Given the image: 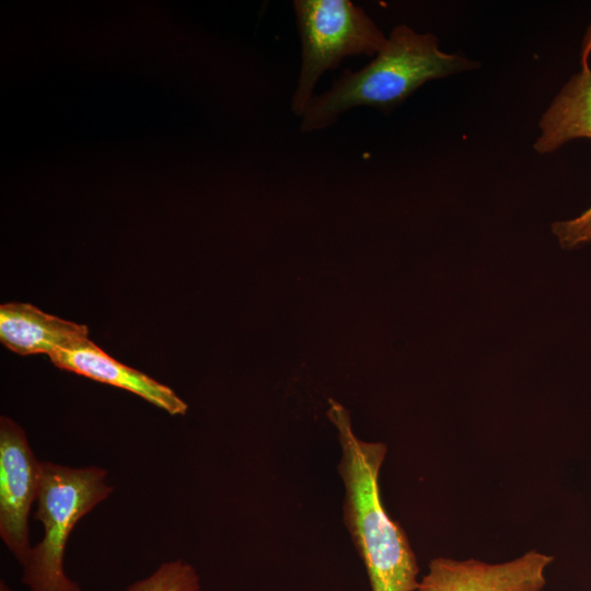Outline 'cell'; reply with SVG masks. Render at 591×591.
Here are the masks:
<instances>
[{
    "mask_svg": "<svg viewBox=\"0 0 591 591\" xmlns=\"http://www.w3.org/2000/svg\"><path fill=\"white\" fill-rule=\"evenodd\" d=\"M40 482V462L24 429L0 417V536L22 565L30 549L28 518Z\"/></svg>",
    "mask_w": 591,
    "mask_h": 591,
    "instance_id": "5",
    "label": "cell"
},
{
    "mask_svg": "<svg viewBox=\"0 0 591 591\" xmlns=\"http://www.w3.org/2000/svg\"><path fill=\"white\" fill-rule=\"evenodd\" d=\"M59 369L134 393L170 415H184L188 406L165 384L124 364L86 338L53 357Z\"/></svg>",
    "mask_w": 591,
    "mask_h": 591,
    "instance_id": "7",
    "label": "cell"
},
{
    "mask_svg": "<svg viewBox=\"0 0 591 591\" xmlns=\"http://www.w3.org/2000/svg\"><path fill=\"white\" fill-rule=\"evenodd\" d=\"M553 557L531 549L518 558L488 564L438 557L429 563L418 591H543Z\"/></svg>",
    "mask_w": 591,
    "mask_h": 591,
    "instance_id": "6",
    "label": "cell"
},
{
    "mask_svg": "<svg viewBox=\"0 0 591 591\" xmlns=\"http://www.w3.org/2000/svg\"><path fill=\"white\" fill-rule=\"evenodd\" d=\"M86 338V325L51 315L31 303L0 305V341L18 355L50 358Z\"/></svg>",
    "mask_w": 591,
    "mask_h": 591,
    "instance_id": "8",
    "label": "cell"
},
{
    "mask_svg": "<svg viewBox=\"0 0 591 591\" xmlns=\"http://www.w3.org/2000/svg\"><path fill=\"white\" fill-rule=\"evenodd\" d=\"M338 431L345 486L344 519L363 560L372 591H415L419 581L416 556L403 528L386 512L379 486L386 445L360 440L347 410L332 403L328 412Z\"/></svg>",
    "mask_w": 591,
    "mask_h": 591,
    "instance_id": "1",
    "label": "cell"
},
{
    "mask_svg": "<svg viewBox=\"0 0 591 591\" xmlns=\"http://www.w3.org/2000/svg\"><path fill=\"white\" fill-rule=\"evenodd\" d=\"M552 231L564 248H573L591 241V207L575 219L554 222Z\"/></svg>",
    "mask_w": 591,
    "mask_h": 591,
    "instance_id": "11",
    "label": "cell"
},
{
    "mask_svg": "<svg viewBox=\"0 0 591 591\" xmlns=\"http://www.w3.org/2000/svg\"><path fill=\"white\" fill-rule=\"evenodd\" d=\"M0 591H11L5 581H0Z\"/></svg>",
    "mask_w": 591,
    "mask_h": 591,
    "instance_id": "13",
    "label": "cell"
},
{
    "mask_svg": "<svg viewBox=\"0 0 591 591\" xmlns=\"http://www.w3.org/2000/svg\"><path fill=\"white\" fill-rule=\"evenodd\" d=\"M200 579L194 567L182 559L161 564L150 576L127 589V591H198Z\"/></svg>",
    "mask_w": 591,
    "mask_h": 591,
    "instance_id": "10",
    "label": "cell"
},
{
    "mask_svg": "<svg viewBox=\"0 0 591 591\" xmlns=\"http://www.w3.org/2000/svg\"><path fill=\"white\" fill-rule=\"evenodd\" d=\"M106 476L99 466L40 462L34 519L43 523L44 536L22 564V582L30 591H81L65 572L67 542L80 519L112 494Z\"/></svg>",
    "mask_w": 591,
    "mask_h": 591,
    "instance_id": "3",
    "label": "cell"
},
{
    "mask_svg": "<svg viewBox=\"0 0 591 591\" xmlns=\"http://www.w3.org/2000/svg\"><path fill=\"white\" fill-rule=\"evenodd\" d=\"M590 53H591V23H590L589 27L587 28V32H586V35H584L583 42H582V47H581V65H582V69L581 70L590 69L589 63H588Z\"/></svg>",
    "mask_w": 591,
    "mask_h": 591,
    "instance_id": "12",
    "label": "cell"
},
{
    "mask_svg": "<svg viewBox=\"0 0 591 591\" xmlns=\"http://www.w3.org/2000/svg\"><path fill=\"white\" fill-rule=\"evenodd\" d=\"M534 143L538 153H549L576 138H591V70L571 77L540 121Z\"/></svg>",
    "mask_w": 591,
    "mask_h": 591,
    "instance_id": "9",
    "label": "cell"
},
{
    "mask_svg": "<svg viewBox=\"0 0 591 591\" xmlns=\"http://www.w3.org/2000/svg\"><path fill=\"white\" fill-rule=\"evenodd\" d=\"M478 66L462 55L442 51L431 33L396 25L368 65L357 71L344 70L329 90L311 99L301 116V130L326 128L358 106L390 111L427 81Z\"/></svg>",
    "mask_w": 591,
    "mask_h": 591,
    "instance_id": "2",
    "label": "cell"
},
{
    "mask_svg": "<svg viewBox=\"0 0 591 591\" xmlns=\"http://www.w3.org/2000/svg\"><path fill=\"white\" fill-rule=\"evenodd\" d=\"M301 67L291 109L302 116L318 79L351 56H375L387 38L364 10L349 0L293 1Z\"/></svg>",
    "mask_w": 591,
    "mask_h": 591,
    "instance_id": "4",
    "label": "cell"
}]
</instances>
